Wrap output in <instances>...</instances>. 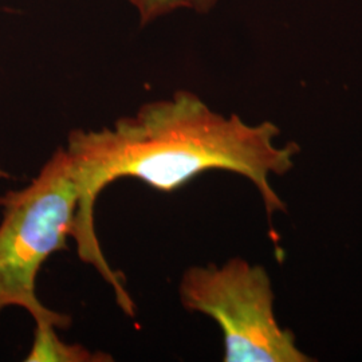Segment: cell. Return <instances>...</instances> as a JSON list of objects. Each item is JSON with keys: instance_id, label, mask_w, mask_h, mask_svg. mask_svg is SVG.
<instances>
[{"instance_id": "1", "label": "cell", "mask_w": 362, "mask_h": 362, "mask_svg": "<svg viewBox=\"0 0 362 362\" xmlns=\"http://www.w3.org/2000/svg\"><path fill=\"white\" fill-rule=\"evenodd\" d=\"M278 134L269 121L248 125L235 115L221 116L185 90L144 105L134 116L117 119L113 128L71 130L66 152L78 188L73 233L78 257L113 287L117 302L129 299L122 275L105 258L94 226L98 194L121 177L172 192L211 169L230 170L258 188L269 218L285 211L269 177L288 172L299 148L294 143L276 146Z\"/></svg>"}, {"instance_id": "2", "label": "cell", "mask_w": 362, "mask_h": 362, "mask_svg": "<svg viewBox=\"0 0 362 362\" xmlns=\"http://www.w3.org/2000/svg\"><path fill=\"white\" fill-rule=\"evenodd\" d=\"M77 207V182L65 148L50 157L26 188L0 196V311H28L35 327L71 325L70 315L40 302L37 278L54 252L67 248Z\"/></svg>"}, {"instance_id": "3", "label": "cell", "mask_w": 362, "mask_h": 362, "mask_svg": "<svg viewBox=\"0 0 362 362\" xmlns=\"http://www.w3.org/2000/svg\"><path fill=\"white\" fill-rule=\"evenodd\" d=\"M182 306L219 325L226 362H308L296 337L281 327L274 313V291L266 270L243 259L221 267L196 266L184 272Z\"/></svg>"}, {"instance_id": "4", "label": "cell", "mask_w": 362, "mask_h": 362, "mask_svg": "<svg viewBox=\"0 0 362 362\" xmlns=\"http://www.w3.org/2000/svg\"><path fill=\"white\" fill-rule=\"evenodd\" d=\"M55 327H35L33 348L26 361L93 362L112 361L101 353H93L81 345H69L57 336Z\"/></svg>"}, {"instance_id": "5", "label": "cell", "mask_w": 362, "mask_h": 362, "mask_svg": "<svg viewBox=\"0 0 362 362\" xmlns=\"http://www.w3.org/2000/svg\"><path fill=\"white\" fill-rule=\"evenodd\" d=\"M139 11L141 25H148L157 18L179 8H191L197 13H207L218 0H128Z\"/></svg>"}]
</instances>
